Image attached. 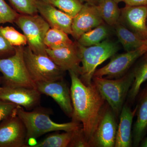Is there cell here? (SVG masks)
Masks as SVG:
<instances>
[{
  "label": "cell",
  "instance_id": "6da1fadb",
  "mask_svg": "<svg viewBox=\"0 0 147 147\" xmlns=\"http://www.w3.org/2000/svg\"><path fill=\"white\" fill-rule=\"evenodd\" d=\"M71 81L70 87L73 106L72 121L82 123V130L88 147L105 108V101L93 82L86 85L78 74L69 71Z\"/></svg>",
  "mask_w": 147,
  "mask_h": 147
},
{
  "label": "cell",
  "instance_id": "7a4b0ae2",
  "mask_svg": "<svg viewBox=\"0 0 147 147\" xmlns=\"http://www.w3.org/2000/svg\"><path fill=\"white\" fill-rule=\"evenodd\" d=\"M15 112L26 129V145L29 139H36L49 132L74 131L82 126L80 123L74 121L62 123L53 121L50 117L53 110L40 105L31 111L25 110L23 107L18 106Z\"/></svg>",
  "mask_w": 147,
  "mask_h": 147
},
{
  "label": "cell",
  "instance_id": "3957f363",
  "mask_svg": "<svg viewBox=\"0 0 147 147\" xmlns=\"http://www.w3.org/2000/svg\"><path fill=\"white\" fill-rule=\"evenodd\" d=\"M134 80V72L131 70L115 79L93 76L92 82L117 118Z\"/></svg>",
  "mask_w": 147,
  "mask_h": 147
},
{
  "label": "cell",
  "instance_id": "277c9868",
  "mask_svg": "<svg viewBox=\"0 0 147 147\" xmlns=\"http://www.w3.org/2000/svg\"><path fill=\"white\" fill-rule=\"evenodd\" d=\"M78 44L82 63L79 78L85 85H90L97 67L117 53L118 44L108 39L90 47Z\"/></svg>",
  "mask_w": 147,
  "mask_h": 147
},
{
  "label": "cell",
  "instance_id": "5b68a950",
  "mask_svg": "<svg viewBox=\"0 0 147 147\" xmlns=\"http://www.w3.org/2000/svg\"><path fill=\"white\" fill-rule=\"evenodd\" d=\"M15 47L14 55L0 59V72L3 74L2 85L36 88L30 76L24 58V46Z\"/></svg>",
  "mask_w": 147,
  "mask_h": 147
},
{
  "label": "cell",
  "instance_id": "8992f818",
  "mask_svg": "<svg viewBox=\"0 0 147 147\" xmlns=\"http://www.w3.org/2000/svg\"><path fill=\"white\" fill-rule=\"evenodd\" d=\"M14 23L24 32L28 46L34 53L47 55L44 39L50 27L41 15L19 13Z\"/></svg>",
  "mask_w": 147,
  "mask_h": 147
},
{
  "label": "cell",
  "instance_id": "52a82bcc",
  "mask_svg": "<svg viewBox=\"0 0 147 147\" xmlns=\"http://www.w3.org/2000/svg\"><path fill=\"white\" fill-rule=\"evenodd\" d=\"M25 63L30 76L35 83L51 82L63 79V71L48 55H37L28 46L24 47Z\"/></svg>",
  "mask_w": 147,
  "mask_h": 147
},
{
  "label": "cell",
  "instance_id": "ba28073f",
  "mask_svg": "<svg viewBox=\"0 0 147 147\" xmlns=\"http://www.w3.org/2000/svg\"><path fill=\"white\" fill-rule=\"evenodd\" d=\"M147 52V43L136 50L117 54L111 57L108 64L96 69L93 76L103 77L108 79H119L127 73L136 61Z\"/></svg>",
  "mask_w": 147,
  "mask_h": 147
},
{
  "label": "cell",
  "instance_id": "9c48e42d",
  "mask_svg": "<svg viewBox=\"0 0 147 147\" xmlns=\"http://www.w3.org/2000/svg\"><path fill=\"white\" fill-rule=\"evenodd\" d=\"M26 134V127L15 111L0 122V147H27Z\"/></svg>",
  "mask_w": 147,
  "mask_h": 147
},
{
  "label": "cell",
  "instance_id": "30bf717a",
  "mask_svg": "<svg viewBox=\"0 0 147 147\" xmlns=\"http://www.w3.org/2000/svg\"><path fill=\"white\" fill-rule=\"evenodd\" d=\"M117 118L110 106L106 103L95 131L91 147H115L118 125Z\"/></svg>",
  "mask_w": 147,
  "mask_h": 147
},
{
  "label": "cell",
  "instance_id": "8fae6325",
  "mask_svg": "<svg viewBox=\"0 0 147 147\" xmlns=\"http://www.w3.org/2000/svg\"><path fill=\"white\" fill-rule=\"evenodd\" d=\"M41 94L36 88L26 87L0 86V98L31 111L39 106Z\"/></svg>",
  "mask_w": 147,
  "mask_h": 147
},
{
  "label": "cell",
  "instance_id": "7c38bea8",
  "mask_svg": "<svg viewBox=\"0 0 147 147\" xmlns=\"http://www.w3.org/2000/svg\"><path fill=\"white\" fill-rule=\"evenodd\" d=\"M36 89L41 94L50 96L69 117L73 113L70 88L64 79L51 82H36Z\"/></svg>",
  "mask_w": 147,
  "mask_h": 147
},
{
  "label": "cell",
  "instance_id": "4fadbf2b",
  "mask_svg": "<svg viewBox=\"0 0 147 147\" xmlns=\"http://www.w3.org/2000/svg\"><path fill=\"white\" fill-rule=\"evenodd\" d=\"M103 23L96 6L84 3L80 11L72 18L71 35L77 40L85 33Z\"/></svg>",
  "mask_w": 147,
  "mask_h": 147
},
{
  "label": "cell",
  "instance_id": "5bb4252c",
  "mask_svg": "<svg viewBox=\"0 0 147 147\" xmlns=\"http://www.w3.org/2000/svg\"><path fill=\"white\" fill-rule=\"evenodd\" d=\"M146 6H125L121 9L119 23L141 39L147 40Z\"/></svg>",
  "mask_w": 147,
  "mask_h": 147
},
{
  "label": "cell",
  "instance_id": "9a60e30c",
  "mask_svg": "<svg viewBox=\"0 0 147 147\" xmlns=\"http://www.w3.org/2000/svg\"><path fill=\"white\" fill-rule=\"evenodd\" d=\"M47 55L63 71H72L81 74V57L77 41L67 47L56 50H46Z\"/></svg>",
  "mask_w": 147,
  "mask_h": 147
},
{
  "label": "cell",
  "instance_id": "2e32d148",
  "mask_svg": "<svg viewBox=\"0 0 147 147\" xmlns=\"http://www.w3.org/2000/svg\"><path fill=\"white\" fill-rule=\"evenodd\" d=\"M38 13L51 28L59 29L71 35L72 18L47 2L34 0Z\"/></svg>",
  "mask_w": 147,
  "mask_h": 147
},
{
  "label": "cell",
  "instance_id": "e0dca14e",
  "mask_svg": "<svg viewBox=\"0 0 147 147\" xmlns=\"http://www.w3.org/2000/svg\"><path fill=\"white\" fill-rule=\"evenodd\" d=\"M137 106L132 111L127 104H124L119 115L115 147H130L132 146V125L137 111Z\"/></svg>",
  "mask_w": 147,
  "mask_h": 147
},
{
  "label": "cell",
  "instance_id": "ac0fdd59",
  "mask_svg": "<svg viewBox=\"0 0 147 147\" xmlns=\"http://www.w3.org/2000/svg\"><path fill=\"white\" fill-rule=\"evenodd\" d=\"M137 120L132 131V146L138 147L147 131V86L145 88L137 105Z\"/></svg>",
  "mask_w": 147,
  "mask_h": 147
},
{
  "label": "cell",
  "instance_id": "d6986e66",
  "mask_svg": "<svg viewBox=\"0 0 147 147\" xmlns=\"http://www.w3.org/2000/svg\"><path fill=\"white\" fill-rule=\"evenodd\" d=\"M140 58V60L132 69L134 80L127 96V99L130 102L135 100L142 84L147 81V52Z\"/></svg>",
  "mask_w": 147,
  "mask_h": 147
},
{
  "label": "cell",
  "instance_id": "ffe728a7",
  "mask_svg": "<svg viewBox=\"0 0 147 147\" xmlns=\"http://www.w3.org/2000/svg\"><path fill=\"white\" fill-rule=\"evenodd\" d=\"M113 27L119 42L126 52L136 50L147 43V40L141 39L120 23H118Z\"/></svg>",
  "mask_w": 147,
  "mask_h": 147
},
{
  "label": "cell",
  "instance_id": "44dd1931",
  "mask_svg": "<svg viewBox=\"0 0 147 147\" xmlns=\"http://www.w3.org/2000/svg\"><path fill=\"white\" fill-rule=\"evenodd\" d=\"M110 34V29L103 23L82 34L76 40L78 44L84 47L97 45L108 39Z\"/></svg>",
  "mask_w": 147,
  "mask_h": 147
},
{
  "label": "cell",
  "instance_id": "7402d4cb",
  "mask_svg": "<svg viewBox=\"0 0 147 147\" xmlns=\"http://www.w3.org/2000/svg\"><path fill=\"white\" fill-rule=\"evenodd\" d=\"M97 8L104 23L114 27L119 23L121 9L114 0H101Z\"/></svg>",
  "mask_w": 147,
  "mask_h": 147
},
{
  "label": "cell",
  "instance_id": "603a6c76",
  "mask_svg": "<svg viewBox=\"0 0 147 147\" xmlns=\"http://www.w3.org/2000/svg\"><path fill=\"white\" fill-rule=\"evenodd\" d=\"M75 130L64 131L62 133L54 131L42 140L37 142L36 144L33 147H69L74 136Z\"/></svg>",
  "mask_w": 147,
  "mask_h": 147
},
{
  "label": "cell",
  "instance_id": "cb8c5ba5",
  "mask_svg": "<svg viewBox=\"0 0 147 147\" xmlns=\"http://www.w3.org/2000/svg\"><path fill=\"white\" fill-rule=\"evenodd\" d=\"M68 35L59 29L50 28L45 36L44 43L47 48L52 50L70 46L74 42Z\"/></svg>",
  "mask_w": 147,
  "mask_h": 147
},
{
  "label": "cell",
  "instance_id": "d4e9b609",
  "mask_svg": "<svg viewBox=\"0 0 147 147\" xmlns=\"http://www.w3.org/2000/svg\"><path fill=\"white\" fill-rule=\"evenodd\" d=\"M48 2L72 18L80 11L84 3L81 0H47Z\"/></svg>",
  "mask_w": 147,
  "mask_h": 147
},
{
  "label": "cell",
  "instance_id": "484cf974",
  "mask_svg": "<svg viewBox=\"0 0 147 147\" xmlns=\"http://www.w3.org/2000/svg\"><path fill=\"white\" fill-rule=\"evenodd\" d=\"M4 37L14 47L25 46L27 44V40L25 35L19 32L13 27L0 26Z\"/></svg>",
  "mask_w": 147,
  "mask_h": 147
},
{
  "label": "cell",
  "instance_id": "4316f807",
  "mask_svg": "<svg viewBox=\"0 0 147 147\" xmlns=\"http://www.w3.org/2000/svg\"><path fill=\"white\" fill-rule=\"evenodd\" d=\"M8 1L13 9L20 14L33 15L38 13L34 0Z\"/></svg>",
  "mask_w": 147,
  "mask_h": 147
},
{
  "label": "cell",
  "instance_id": "83f0119b",
  "mask_svg": "<svg viewBox=\"0 0 147 147\" xmlns=\"http://www.w3.org/2000/svg\"><path fill=\"white\" fill-rule=\"evenodd\" d=\"M19 14L10 7L5 0H0V24L14 23Z\"/></svg>",
  "mask_w": 147,
  "mask_h": 147
},
{
  "label": "cell",
  "instance_id": "f1b7e54d",
  "mask_svg": "<svg viewBox=\"0 0 147 147\" xmlns=\"http://www.w3.org/2000/svg\"><path fill=\"white\" fill-rule=\"evenodd\" d=\"M15 53V47L11 45L4 37L0 28V59L9 57Z\"/></svg>",
  "mask_w": 147,
  "mask_h": 147
},
{
  "label": "cell",
  "instance_id": "f546056e",
  "mask_svg": "<svg viewBox=\"0 0 147 147\" xmlns=\"http://www.w3.org/2000/svg\"><path fill=\"white\" fill-rule=\"evenodd\" d=\"M18 105L0 98V122L13 114Z\"/></svg>",
  "mask_w": 147,
  "mask_h": 147
},
{
  "label": "cell",
  "instance_id": "4dcf8cb0",
  "mask_svg": "<svg viewBox=\"0 0 147 147\" xmlns=\"http://www.w3.org/2000/svg\"><path fill=\"white\" fill-rule=\"evenodd\" d=\"M125 6H147V0H124Z\"/></svg>",
  "mask_w": 147,
  "mask_h": 147
},
{
  "label": "cell",
  "instance_id": "1f68e13d",
  "mask_svg": "<svg viewBox=\"0 0 147 147\" xmlns=\"http://www.w3.org/2000/svg\"><path fill=\"white\" fill-rule=\"evenodd\" d=\"M84 3H88L90 4L97 6L101 1V0H81Z\"/></svg>",
  "mask_w": 147,
  "mask_h": 147
},
{
  "label": "cell",
  "instance_id": "d6a6232c",
  "mask_svg": "<svg viewBox=\"0 0 147 147\" xmlns=\"http://www.w3.org/2000/svg\"><path fill=\"white\" fill-rule=\"evenodd\" d=\"M140 145V147H147V137L142 140Z\"/></svg>",
  "mask_w": 147,
  "mask_h": 147
},
{
  "label": "cell",
  "instance_id": "836d02e7",
  "mask_svg": "<svg viewBox=\"0 0 147 147\" xmlns=\"http://www.w3.org/2000/svg\"><path fill=\"white\" fill-rule=\"evenodd\" d=\"M3 79L2 76H0V86L3 84Z\"/></svg>",
  "mask_w": 147,
  "mask_h": 147
},
{
  "label": "cell",
  "instance_id": "e575fe53",
  "mask_svg": "<svg viewBox=\"0 0 147 147\" xmlns=\"http://www.w3.org/2000/svg\"><path fill=\"white\" fill-rule=\"evenodd\" d=\"M117 3H119L121 2H123L124 0H114Z\"/></svg>",
  "mask_w": 147,
  "mask_h": 147
},
{
  "label": "cell",
  "instance_id": "d590c367",
  "mask_svg": "<svg viewBox=\"0 0 147 147\" xmlns=\"http://www.w3.org/2000/svg\"><path fill=\"white\" fill-rule=\"evenodd\" d=\"M42 1H44L47 2H48V1H47V0H42Z\"/></svg>",
  "mask_w": 147,
  "mask_h": 147
},
{
  "label": "cell",
  "instance_id": "8d00e7d4",
  "mask_svg": "<svg viewBox=\"0 0 147 147\" xmlns=\"http://www.w3.org/2000/svg\"><path fill=\"white\" fill-rule=\"evenodd\" d=\"M147 7V5L146 6ZM146 25H147V20H146Z\"/></svg>",
  "mask_w": 147,
  "mask_h": 147
}]
</instances>
